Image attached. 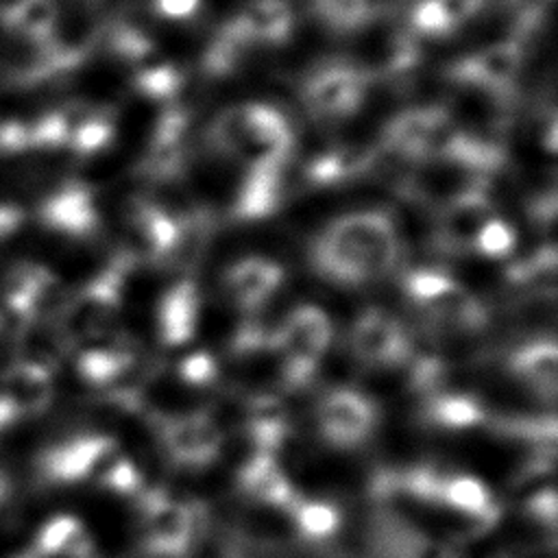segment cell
<instances>
[{"mask_svg": "<svg viewBox=\"0 0 558 558\" xmlns=\"http://www.w3.org/2000/svg\"><path fill=\"white\" fill-rule=\"evenodd\" d=\"M111 46L113 52L120 54L122 59L140 61L153 50V41L135 26H120L111 35Z\"/></svg>", "mask_w": 558, "mask_h": 558, "instance_id": "d590c367", "label": "cell"}, {"mask_svg": "<svg viewBox=\"0 0 558 558\" xmlns=\"http://www.w3.org/2000/svg\"><path fill=\"white\" fill-rule=\"evenodd\" d=\"M425 414L445 429H469L488 421L482 403L469 395H438L429 401Z\"/></svg>", "mask_w": 558, "mask_h": 558, "instance_id": "83f0119b", "label": "cell"}, {"mask_svg": "<svg viewBox=\"0 0 558 558\" xmlns=\"http://www.w3.org/2000/svg\"><path fill=\"white\" fill-rule=\"evenodd\" d=\"M320 436L340 449H353L366 442L377 425L375 403L360 390H329L316 410Z\"/></svg>", "mask_w": 558, "mask_h": 558, "instance_id": "8992f818", "label": "cell"}, {"mask_svg": "<svg viewBox=\"0 0 558 558\" xmlns=\"http://www.w3.org/2000/svg\"><path fill=\"white\" fill-rule=\"evenodd\" d=\"M521 61L523 54L517 41H495L477 50L475 54L462 59L453 68V76L462 83H471L482 89L501 92L514 81Z\"/></svg>", "mask_w": 558, "mask_h": 558, "instance_id": "5bb4252c", "label": "cell"}, {"mask_svg": "<svg viewBox=\"0 0 558 558\" xmlns=\"http://www.w3.org/2000/svg\"><path fill=\"white\" fill-rule=\"evenodd\" d=\"M316 15L336 31H353L368 22V0H310Z\"/></svg>", "mask_w": 558, "mask_h": 558, "instance_id": "4dcf8cb0", "label": "cell"}, {"mask_svg": "<svg viewBox=\"0 0 558 558\" xmlns=\"http://www.w3.org/2000/svg\"><path fill=\"white\" fill-rule=\"evenodd\" d=\"M135 85L142 94L150 98H170L181 87V74L174 65H168V63L153 65L137 74Z\"/></svg>", "mask_w": 558, "mask_h": 558, "instance_id": "d6a6232c", "label": "cell"}, {"mask_svg": "<svg viewBox=\"0 0 558 558\" xmlns=\"http://www.w3.org/2000/svg\"><path fill=\"white\" fill-rule=\"evenodd\" d=\"M37 554L50 558H92L94 545L89 532L74 517L48 521L37 536Z\"/></svg>", "mask_w": 558, "mask_h": 558, "instance_id": "484cf974", "label": "cell"}, {"mask_svg": "<svg viewBox=\"0 0 558 558\" xmlns=\"http://www.w3.org/2000/svg\"><path fill=\"white\" fill-rule=\"evenodd\" d=\"M129 262L131 257L126 255L113 262L74 299L70 312V331L74 338H94L111 325L122 305V283Z\"/></svg>", "mask_w": 558, "mask_h": 558, "instance_id": "7c38bea8", "label": "cell"}, {"mask_svg": "<svg viewBox=\"0 0 558 558\" xmlns=\"http://www.w3.org/2000/svg\"><path fill=\"white\" fill-rule=\"evenodd\" d=\"M547 4H549V0H510V7L523 28L530 26L532 22L541 20Z\"/></svg>", "mask_w": 558, "mask_h": 558, "instance_id": "ab89813d", "label": "cell"}, {"mask_svg": "<svg viewBox=\"0 0 558 558\" xmlns=\"http://www.w3.org/2000/svg\"><path fill=\"white\" fill-rule=\"evenodd\" d=\"M52 277L37 266H24L17 268V272L7 281L4 299L17 314H28L37 307L44 292L50 288Z\"/></svg>", "mask_w": 558, "mask_h": 558, "instance_id": "f546056e", "label": "cell"}, {"mask_svg": "<svg viewBox=\"0 0 558 558\" xmlns=\"http://www.w3.org/2000/svg\"><path fill=\"white\" fill-rule=\"evenodd\" d=\"M22 218H24V214L20 207L0 201V240L11 235L20 227Z\"/></svg>", "mask_w": 558, "mask_h": 558, "instance_id": "60d3db41", "label": "cell"}, {"mask_svg": "<svg viewBox=\"0 0 558 558\" xmlns=\"http://www.w3.org/2000/svg\"><path fill=\"white\" fill-rule=\"evenodd\" d=\"M510 373L541 399H554L558 386V349L551 340H534L508 360Z\"/></svg>", "mask_w": 558, "mask_h": 558, "instance_id": "ac0fdd59", "label": "cell"}, {"mask_svg": "<svg viewBox=\"0 0 558 558\" xmlns=\"http://www.w3.org/2000/svg\"><path fill=\"white\" fill-rule=\"evenodd\" d=\"M11 495V486H9V477L4 473H0V506L9 499Z\"/></svg>", "mask_w": 558, "mask_h": 558, "instance_id": "b9f144b4", "label": "cell"}, {"mask_svg": "<svg viewBox=\"0 0 558 558\" xmlns=\"http://www.w3.org/2000/svg\"><path fill=\"white\" fill-rule=\"evenodd\" d=\"M514 244H517L514 229L499 218H490L480 229V233L473 242V248L486 257H504V255L512 253Z\"/></svg>", "mask_w": 558, "mask_h": 558, "instance_id": "1f68e13d", "label": "cell"}, {"mask_svg": "<svg viewBox=\"0 0 558 558\" xmlns=\"http://www.w3.org/2000/svg\"><path fill=\"white\" fill-rule=\"evenodd\" d=\"M59 15L57 0H9L0 9V24L22 41L41 44L54 37Z\"/></svg>", "mask_w": 558, "mask_h": 558, "instance_id": "ffe728a7", "label": "cell"}, {"mask_svg": "<svg viewBox=\"0 0 558 558\" xmlns=\"http://www.w3.org/2000/svg\"><path fill=\"white\" fill-rule=\"evenodd\" d=\"M201 0H155L159 15L168 20H187L198 11Z\"/></svg>", "mask_w": 558, "mask_h": 558, "instance_id": "f35d334b", "label": "cell"}, {"mask_svg": "<svg viewBox=\"0 0 558 558\" xmlns=\"http://www.w3.org/2000/svg\"><path fill=\"white\" fill-rule=\"evenodd\" d=\"M122 458L124 453L113 438L85 434L48 449L41 458V471L59 484L96 482L105 488Z\"/></svg>", "mask_w": 558, "mask_h": 558, "instance_id": "5b68a950", "label": "cell"}, {"mask_svg": "<svg viewBox=\"0 0 558 558\" xmlns=\"http://www.w3.org/2000/svg\"><path fill=\"white\" fill-rule=\"evenodd\" d=\"M183 129L185 116L179 109H170L161 116L142 170L153 179L174 177L183 163Z\"/></svg>", "mask_w": 558, "mask_h": 558, "instance_id": "7402d4cb", "label": "cell"}, {"mask_svg": "<svg viewBox=\"0 0 558 558\" xmlns=\"http://www.w3.org/2000/svg\"><path fill=\"white\" fill-rule=\"evenodd\" d=\"M177 375L192 388H207L216 381L218 377V364L214 360L211 353L207 351H196V353H190L185 355L181 362H179V368H177Z\"/></svg>", "mask_w": 558, "mask_h": 558, "instance_id": "836d02e7", "label": "cell"}, {"mask_svg": "<svg viewBox=\"0 0 558 558\" xmlns=\"http://www.w3.org/2000/svg\"><path fill=\"white\" fill-rule=\"evenodd\" d=\"M556 510H558V504H556V493L551 486L534 493L527 499V512L536 521H541V525H545L547 530L556 527Z\"/></svg>", "mask_w": 558, "mask_h": 558, "instance_id": "74e56055", "label": "cell"}, {"mask_svg": "<svg viewBox=\"0 0 558 558\" xmlns=\"http://www.w3.org/2000/svg\"><path fill=\"white\" fill-rule=\"evenodd\" d=\"M159 440L166 456L185 466H205L222 449V434L207 412L177 414L159 421Z\"/></svg>", "mask_w": 558, "mask_h": 558, "instance_id": "8fae6325", "label": "cell"}, {"mask_svg": "<svg viewBox=\"0 0 558 558\" xmlns=\"http://www.w3.org/2000/svg\"><path fill=\"white\" fill-rule=\"evenodd\" d=\"M453 133L456 129L442 109H408L388 124L386 146L408 159H438Z\"/></svg>", "mask_w": 558, "mask_h": 558, "instance_id": "30bf717a", "label": "cell"}, {"mask_svg": "<svg viewBox=\"0 0 558 558\" xmlns=\"http://www.w3.org/2000/svg\"><path fill=\"white\" fill-rule=\"evenodd\" d=\"M201 296L194 281H179L166 290L157 305L159 338L168 347H179L192 340L198 325Z\"/></svg>", "mask_w": 558, "mask_h": 558, "instance_id": "2e32d148", "label": "cell"}, {"mask_svg": "<svg viewBox=\"0 0 558 558\" xmlns=\"http://www.w3.org/2000/svg\"><path fill=\"white\" fill-rule=\"evenodd\" d=\"M290 514L299 532L312 541L329 538L340 527V510L329 501L296 499Z\"/></svg>", "mask_w": 558, "mask_h": 558, "instance_id": "f1b7e54d", "label": "cell"}, {"mask_svg": "<svg viewBox=\"0 0 558 558\" xmlns=\"http://www.w3.org/2000/svg\"><path fill=\"white\" fill-rule=\"evenodd\" d=\"M233 24L251 44H279L292 31V9L286 0H251L233 17Z\"/></svg>", "mask_w": 558, "mask_h": 558, "instance_id": "cb8c5ba5", "label": "cell"}, {"mask_svg": "<svg viewBox=\"0 0 558 558\" xmlns=\"http://www.w3.org/2000/svg\"><path fill=\"white\" fill-rule=\"evenodd\" d=\"M248 438L255 445V451L277 453L288 436V416L283 403L272 395H257L248 401L246 412Z\"/></svg>", "mask_w": 558, "mask_h": 558, "instance_id": "d4e9b609", "label": "cell"}, {"mask_svg": "<svg viewBox=\"0 0 558 558\" xmlns=\"http://www.w3.org/2000/svg\"><path fill=\"white\" fill-rule=\"evenodd\" d=\"M410 22H412L414 31L425 37H447L453 33L434 0H418L412 9Z\"/></svg>", "mask_w": 558, "mask_h": 558, "instance_id": "e575fe53", "label": "cell"}, {"mask_svg": "<svg viewBox=\"0 0 558 558\" xmlns=\"http://www.w3.org/2000/svg\"><path fill=\"white\" fill-rule=\"evenodd\" d=\"M349 340L353 355L368 366H397L412 355V338L403 323L379 307L355 318Z\"/></svg>", "mask_w": 558, "mask_h": 558, "instance_id": "52a82bcc", "label": "cell"}, {"mask_svg": "<svg viewBox=\"0 0 558 558\" xmlns=\"http://www.w3.org/2000/svg\"><path fill=\"white\" fill-rule=\"evenodd\" d=\"M44 220L48 227L70 233L87 235L98 225V211L92 194L81 185H68L44 205Z\"/></svg>", "mask_w": 558, "mask_h": 558, "instance_id": "44dd1931", "label": "cell"}, {"mask_svg": "<svg viewBox=\"0 0 558 558\" xmlns=\"http://www.w3.org/2000/svg\"><path fill=\"white\" fill-rule=\"evenodd\" d=\"M242 135L233 157L246 161V166L286 163L292 150V129L283 113L270 105H242Z\"/></svg>", "mask_w": 558, "mask_h": 558, "instance_id": "ba28073f", "label": "cell"}, {"mask_svg": "<svg viewBox=\"0 0 558 558\" xmlns=\"http://www.w3.org/2000/svg\"><path fill=\"white\" fill-rule=\"evenodd\" d=\"M399 235L384 211H355L333 220L312 244V266L340 286H364L395 268Z\"/></svg>", "mask_w": 558, "mask_h": 558, "instance_id": "6da1fadb", "label": "cell"}, {"mask_svg": "<svg viewBox=\"0 0 558 558\" xmlns=\"http://www.w3.org/2000/svg\"><path fill=\"white\" fill-rule=\"evenodd\" d=\"M238 480H240V488L248 497L262 504H268L272 508L290 512V508L296 501V493L292 490L290 480L286 477L283 469L279 466L272 453L255 451L242 466Z\"/></svg>", "mask_w": 558, "mask_h": 558, "instance_id": "e0dca14e", "label": "cell"}, {"mask_svg": "<svg viewBox=\"0 0 558 558\" xmlns=\"http://www.w3.org/2000/svg\"><path fill=\"white\" fill-rule=\"evenodd\" d=\"M405 292L438 329L477 331L488 320L484 303L462 283L438 270L410 272L405 277Z\"/></svg>", "mask_w": 558, "mask_h": 558, "instance_id": "7a4b0ae2", "label": "cell"}, {"mask_svg": "<svg viewBox=\"0 0 558 558\" xmlns=\"http://www.w3.org/2000/svg\"><path fill=\"white\" fill-rule=\"evenodd\" d=\"M436 506H445L480 527H488L497 517V506L490 490L471 475H442Z\"/></svg>", "mask_w": 558, "mask_h": 558, "instance_id": "d6986e66", "label": "cell"}, {"mask_svg": "<svg viewBox=\"0 0 558 558\" xmlns=\"http://www.w3.org/2000/svg\"><path fill=\"white\" fill-rule=\"evenodd\" d=\"M331 342V323L320 307L301 305L292 310L275 331L281 353V377L288 388H303L316 375Z\"/></svg>", "mask_w": 558, "mask_h": 558, "instance_id": "3957f363", "label": "cell"}, {"mask_svg": "<svg viewBox=\"0 0 558 558\" xmlns=\"http://www.w3.org/2000/svg\"><path fill=\"white\" fill-rule=\"evenodd\" d=\"M366 92V72L344 61L316 68L303 85V98L310 111L320 118H344L353 113Z\"/></svg>", "mask_w": 558, "mask_h": 558, "instance_id": "9c48e42d", "label": "cell"}, {"mask_svg": "<svg viewBox=\"0 0 558 558\" xmlns=\"http://www.w3.org/2000/svg\"><path fill=\"white\" fill-rule=\"evenodd\" d=\"M201 512L192 504L177 501L166 493L140 495L144 549L153 558H181L192 551L201 532Z\"/></svg>", "mask_w": 558, "mask_h": 558, "instance_id": "277c9868", "label": "cell"}, {"mask_svg": "<svg viewBox=\"0 0 558 558\" xmlns=\"http://www.w3.org/2000/svg\"><path fill=\"white\" fill-rule=\"evenodd\" d=\"M490 211L493 207L486 187H471L453 196L438 211L436 244L445 251L473 248L480 229L493 218Z\"/></svg>", "mask_w": 558, "mask_h": 558, "instance_id": "4fadbf2b", "label": "cell"}, {"mask_svg": "<svg viewBox=\"0 0 558 558\" xmlns=\"http://www.w3.org/2000/svg\"><path fill=\"white\" fill-rule=\"evenodd\" d=\"M283 166V163H281ZM281 166H246V177L235 201V216L257 220L272 214L281 198Z\"/></svg>", "mask_w": 558, "mask_h": 558, "instance_id": "603a6c76", "label": "cell"}, {"mask_svg": "<svg viewBox=\"0 0 558 558\" xmlns=\"http://www.w3.org/2000/svg\"><path fill=\"white\" fill-rule=\"evenodd\" d=\"M281 264L266 257H244L235 262L225 277V288L229 296L244 312L259 310L281 288Z\"/></svg>", "mask_w": 558, "mask_h": 558, "instance_id": "9a60e30c", "label": "cell"}, {"mask_svg": "<svg viewBox=\"0 0 558 558\" xmlns=\"http://www.w3.org/2000/svg\"><path fill=\"white\" fill-rule=\"evenodd\" d=\"M133 360V351L122 342L109 347H94L78 357V373L89 384L105 386L122 377L131 368Z\"/></svg>", "mask_w": 558, "mask_h": 558, "instance_id": "4316f807", "label": "cell"}, {"mask_svg": "<svg viewBox=\"0 0 558 558\" xmlns=\"http://www.w3.org/2000/svg\"><path fill=\"white\" fill-rule=\"evenodd\" d=\"M434 2L451 31H456L460 24L471 20L484 7V0H434Z\"/></svg>", "mask_w": 558, "mask_h": 558, "instance_id": "8d00e7d4", "label": "cell"}]
</instances>
